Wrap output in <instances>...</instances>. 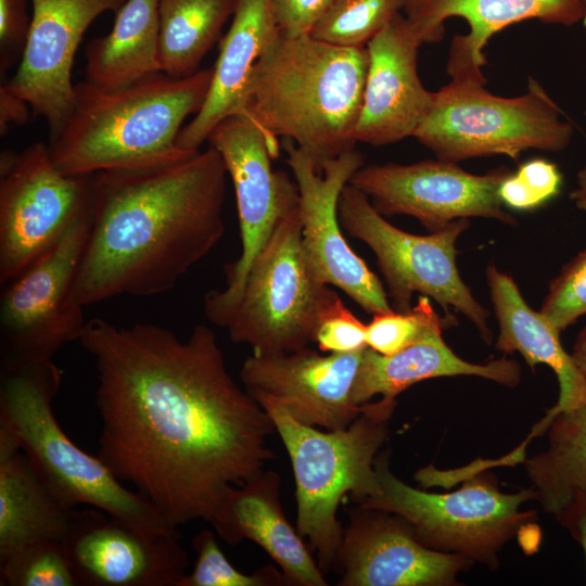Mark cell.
<instances>
[{
	"label": "cell",
	"mask_w": 586,
	"mask_h": 586,
	"mask_svg": "<svg viewBox=\"0 0 586 586\" xmlns=\"http://www.w3.org/2000/svg\"><path fill=\"white\" fill-rule=\"evenodd\" d=\"M79 342L97 369V456L170 524L208 522L231 486L276 457L271 418L232 379L209 327L182 340L93 318Z\"/></svg>",
	"instance_id": "cell-1"
},
{
	"label": "cell",
	"mask_w": 586,
	"mask_h": 586,
	"mask_svg": "<svg viewBox=\"0 0 586 586\" xmlns=\"http://www.w3.org/2000/svg\"><path fill=\"white\" fill-rule=\"evenodd\" d=\"M227 175L211 145L170 164L93 174L77 301L170 291L225 233Z\"/></svg>",
	"instance_id": "cell-2"
},
{
	"label": "cell",
	"mask_w": 586,
	"mask_h": 586,
	"mask_svg": "<svg viewBox=\"0 0 586 586\" xmlns=\"http://www.w3.org/2000/svg\"><path fill=\"white\" fill-rule=\"evenodd\" d=\"M368 66L367 47L280 34L254 67L246 103L272 158L280 153L279 137L294 141L319 171L354 149Z\"/></svg>",
	"instance_id": "cell-3"
},
{
	"label": "cell",
	"mask_w": 586,
	"mask_h": 586,
	"mask_svg": "<svg viewBox=\"0 0 586 586\" xmlns=\"http://www.w3.org/2000/svg\"><path fill=\"white\" fill-rule=\"evenodd\" d=\"M213 67L175 78L157 72L130 85L106 89L75 85V101L62 127L50 136V152L64 174L160 166L192 156L178 135L202 107Z\"/></svg>",
	"instance_id": "cell-4"
},
{
	"label": "cell",
	"mask_w": 586,
	"mask_h": 586,
	"mask_svg": "<svg viewBox=\"0 0 586 586\" xmlns=\"http://www.w3.org/2000/svg\"><path fill=\"white\" fill-rule=\"evenodd\" d=\"M61 380L53 359L1 364L0 424L49 489L67 508L88 505L143 528L179 533L145 497L125 486L98 456L79 448L62 430L52 408Z\"/></svg>",
	"instance_id": "cell-5"
},
{
	"label": "cell",
	"mask_w": 586,
	"mask_h": 586,
	"mask_svg": "<svg viewBox=\"0 0 586 586\" xmlns=\"http://www.w3.org/2000/svg\"><path fill=\"white\" fill-rule=\"evenodd\" d=\"M396 399L362 405L345 429L303 424L280 406L259 404L271 418L289 455L295 480L296 531L309 540L323 574L332 570L344 528L336 518L346 494L359 505L378 491L374 460L387 440Z\"/></svg>",
	"instance_id": "cell-6"
},
{
	"label": "cell",
	"mask_w": 586,
	"mask_h": 586,
	"mask_svg": "<svg viewBox=\"0 0 586 586\" xmlns=\"http://www.w3.org/2000/svg\"><path fill=\"white\" fill-rule=\"evenodd\" d=\"M485 84L450 78L434 92L413 137L437 158L455 163L498 154L517 160L530 149L558 152L569 145L573 125L535 78L512 98L492 94Z\"/></svg>",
	"instance_id": "cell-7"
},
{
	"label": "cell",
	"mask_w": 586,
	"mask_h": 586,
	"mask_svg": "<svg viewBox=\"0 0 586 586\" xmlns=\"http://www.w3.org/2000/svg\"><path fill=\"white\" fill-rule=\"evenodd\" d=\"M390 456V449L377 455L378 491L357 506L404 518L417 539L430 549L495 569L499 550L534 514L520 510L524 501L535 499L532 487L501 493L496 477L479 470L464 476L462 486L455 492L428 493L395 476Z\"/></svg>",
	"instance_id": "cell-8"
},
{
	"label": "cell",
	"mask_w": 586,
	"mask_h": 586,
	"mask_svg": "<svg viewBox=\"0 0 586 586\" xmlns=\"http://www.w3.org/2000/svg\"><path fill=\"white\" fill-rule=\"evenodd\" d=\"M335 293L304 250L298 206L273 229L218 326L254 354L295 352L313 343L318 317Z\"/></svg>",
	"instance_id": "cell-9"
},
{
	"label": "cell",
	"mask_w": 586,
	"mask_h": 586,
	"mask_svg": "<svg viewBox=\"0 0 586 586\" xmlns=\"http://www.w3.org/2000/svg\"><path fill=\"white\" fill-rule=\"evenodd\" d=\"M337 213L343 230L374 253L394 310L410 309L412 295L420 293L432 297L446 313L449 308L461 313L484 341L491 342L488 311L463 282L456 264V241L469 227L468 219H457L429 234H412L390 224L351 183L340 195Z\"/></svg>",
	"instance_id": "cell-10"
},
{
	"label": "cell",
	"mask_w": 586,
	"mask_h": 586,
	"mask_svg": "<svg viewBox=\"0 0 586 586\" xmlns=\"http://www.w3.org/2000/svg\"><path fill=\"white\" fill-rule=\"evenodd\" d=\"M92 175L72 176L34 142L0 155V282L5 284L91 213Z\"/></svg>",
	"instance_id": "cell-11"
},
{
	"label": "cell",
	"mask_w": 586,
	"mask_h": 586,
	"mask_svg": "<svg viewBox=\"0 0 586 586\" xmlns=\"http://www.w3.org/2000/svg\"><path fill=\"white\" fill-rule=\"evenodd\" d=\"M90 221L91 213L21 275L3 284L1 364L52 359L63 345L79 341L88 320L75 288Z\"/></svg>",
	"instance_id": "cell-12"
},
{
	"label": "cell",
	"mask_w": 586,
	"mask_h": 586,
	"mask_svg": "<svg viewBox=\"0 0 586 586\" xmlns=\"http://www.w3.org/2000/svg\"><path fill=\"white\" fill-rule=\"evenodd\" d=\"M207 141L221 155L232 180L240 226L241 253L226 266V286L204 298V313L218 326L235 302L251 264L279 221L300 206L295 179L271 166L272 155L264 131L249 114L222 119Z\"/></svg>",
	"instance_id": "cell-13"
},
{
	"label": "cell",
	"mask_w": 586,
	"mask_h": 586,
	"mask_svg": "<svg viewBox=\"0 0 586 586\" xmlns=\"http://www.w3.org/2000/svg\"><path fill=\"white\" fill-rule=\"evenodd\" d=\"M511 173L505 166L484 175L466 171L455 162L437 158L408 165L361 166L349 183L362 191L384 217H415L430 232L457 219L482 217L515 225L498 194Z\"/></svg>",
	"instance_id": "cell-14"
},
{
	"label": "cell",
	"mask_w": 586,
	"mask_h": 586,
	"mask_svg": "<svg viewBox=\"0 0 586 586\" xmlns=\"http://www.w3.org/2000/svg\"><path fill=\"white\" fill-rule=\"evenodd\" d=\"M284 149L300 191L304 250L319 278L342 290L368 314L394 310L380 279L346 242L339 220L340 195L364 166L362 154L351 149L326 162L319 171L291 140Z\"/></svg>",
	"instance_id": "cell-15"
},
{
	"label": "cell",
	"mask_w": 586,
	"mask_h": 586,
	"mask_svg": "<svg viewBox=\"0 0 586 586\" xmlns=\"http://www.w3.org/2000/svg\"><path fill=\"white\" fill-rule=\"evenodd\" d=\"M79 586H178L188 573L180 533L151 531L100 509H75L62 542Z\"/></svg>",
	"instance_id": "cell-16"
},
{
	"label": "cell",
	"mask_w": 586,
	"mask_h": 586,
	"mask_svg": "<svg viewBox=\"0 0 586 586\" xmlns=\"http://www.w3.org/2000/svg\"><path fill=\"white\" fill-rule=\"evenodd\" d=\"M364 351L322 353L307 346L277 355L253 353L240 380L258 404L273 403L306 425L345 429L362 408L354 403L353 387Z\"/></svg>",
	"instance_id": "cell-17"
},
{
	"label": "cell",
	"mask_w": 586,
	"mask_h": 586,
	"mask_svg": "<svg viewBox=\"0 0 586 586\" xmlns=\"http://www.w3.org/2000/svg\"><path fill=\"white\" fill-rule=\"evenodd\" d=\"M332 570L337 586H448L473 561L423 546L404 518L383 510H347Z\"/></svg>",
	"instance_id": "cell-18"
},
{
	"label": "cell",
	"mask_w": 586,
	"mask_h": 586,
	"mask_svg": "<svg viewBox=\"0 0 586 586\" xmlns=\"http://www.w3.org/2000/svg\"><path fill=\"white\" fill-rule=\"evenodd\" d=\"M28 35L16 73L5 85L47 120L50 136L75 101L72 67L87 28L126 0H30Z\"/></svg>",
	"instance_id": "cell-19"
},
{
	"label": "cell",
	"mask_w": 586,
	"mask_h": 586,
	"mask_svg": "<svg viewBox=\"0 0 586 586\" xmlns=\"http://www.w3.org/2000/svg\"><path fill=\"white\" fill-rule=\"evenodd\" d=\"M423 44L415 25L400 13L367 44L369 66L354 140L374 146L412 136L434 98L418 74Z\"/></svg>",
	"instance_id": "cell-20"
},
{
	"label": "cell",
	"mask_w": 586,
	"mask_h": 586,
	"mask_svg": "<svg viewBox=\"0 0 586 586\" xmlns=\"http://www.w3.org/2000/svg\"><path fill=\"white\" fill-rule=\"evenodd\" d=\"M404 10L423 43L443 39L448 17H462L469 33L454 37L447 72L450 78L480 80H486L484 49L504 28L532 18L568 26L584 18L583 0H407Z\"/></svg>",
	"instance_id": "cell-21"
},
{
	"label": "cell",
	"mask_w": 586,
	"mask_h": 586,
	"mask_svg": "<svg viewBox=\"0 0 586 586\" xmlns=\"http://www.w3.org/2000/svg\"><path fill=\"white\" fill-rule=\"evenodd\" d=\"M280 475L263 470L231 486L208 523L229 545L250 539L279 565L290 586H327L303 537L289 523L280 502Z\"/></svg>",
	"instance_id": "cell-22"
},
{
	"label": "cell",
	"mask_w": 586,
	"mask_h": 586,
	"mask_svg": "<svg viewBox=\"0 0 586 586\" xmlns=\"http://www.w3.org/2000/svg\"><path fill=\"white\" fill-rule=\"evenodd\" d=\"M279 36L271 0H238L231 26L220 41L207 97L178 135L181 149L200 150L222 119L246 114L254 67Z\"/></svg>",
	"instance_id": "cell-23"
},
{
	"label": "cell",
	"mask_w": 586,
	"mask_h": 586,
	"mask_svg": "<svg viewBox=\"0 0 586 586\" xmlns=\"http://www.w3.org/2000/svg\"><path fill=\"white\" fill-rule=\"evenodd\" d=\"M486 281L499 324L496 348L505 354L520 352L532 369L544 364L557 375L559 397L533 431L540 433L558 413L586 399V377L561 345L560 331L540 310L527 305L512 277L492 264L486 268Z\"/></svg>",
	"instance_id": "cell-24"
},
{
	"label": "cell",
	"mask_w": 586,
	"mask_h": 586,
	"mask_svg": "<svg viewBox=\"0 0 586 586\" xmlns=\"http://www.w3.org/2000/svg\"><path fill=\"white\" fill-rule=\"evenodd\" d=\"M454 375L481 377L515 386L521 379V368L515 360L505 357L487 364L463 360L448 347L440 331L393 355L365 348L353 387V399L358 406L375 395L396 399L398 394L418 382Z\"/></svg>",
	"instance_id": "cell-25"
},
{
	"label": "cell",
	"mask_w": 586,
	"mask_h": 586,
	"mask_svg": "<svg viewBox=\"0 0 586 586\" xmlns=\"http://www.w3.org/2000/svg\"><path fill=\"white\" fill-rule=\"evenodd\" d=\"M75 509L53 495L0 424V561L39 540L63 542Z\"/></svg>",
	"instance_id": "cell-26"
},
{
	"label": "cell",
	"mask_w": 586,
	"mask_h": 586,
	"mask_svg": "<svg viewBox=\"0 0 586 586\" xmlns=\"http://www.w3.org/2000/svg\"><path fill=\"white\" fill-rule=\"evenodd\" d=\"M160 0H126L110 34L86 48V80L114 89L161 72Z\"/></svg>",
	"instance_id": "cell-27"
},
{
	"label": "cell",
	"mask_w": 586,
	"mask_h": 586,
	"mask_svg": "<svg viewBox=\"0 0 586 586\" xmlns=\"http://www.w3.org/2000/svg\"><path fill=\"white\" fill-rule=\"evenodd\" d=\"M547 449L526 460L525 470L544 511L556 518L586 501V399L549 423Z\"/></svg>",
	"instance_id": "cell-28"
},
{
	"label": "cell",
	"mask_w": 586,
	"mask_h": 586,
	"mask_svg": "<svg viewBox=\"0 0 586 586\" xmlns=\"http://www.w3.org/2000/svg\"><path fill=\"white\" fill-rule=\"evenodd\" d=\"M238 0H160L158 62L161 72L183 78L200 64L233 15Z\"/></svg>",
	"instance_id": "cell-29"
},
{
	"label": "cell",
	"mask_w": 586,
	"mask_h": 586,
	"mask_svg": "<svg viewBox=\"0 0 586 586\" xmlns=\"http://www.w3.org/2000/svg\"><path fill=\"white\" fill-rule=\"evenodd\" d=\"M407 0H335L310 36L324 42L364 48L404 9Z\"/></svg>",
	"instance_id": "cell-30"
},
{
	"label": "cell",
	"mask_w": 586,
	"mask_h": 586,
	"mask_svg": "<svg viewBox=\"0 0 586 586\" xmlns=\"http://www.w3.org/2000/svg\"><path fill=\"white\" fill-rule=\"evenodd\" d=\"M1 586H79L62 542L39 540L0 561Z\"/></svg>",
	"instance_id": "cell-31"
},
{
	"label": "cell",
	"mask_w": 586,
	"mask_h": 586,
	"mask_svg": "<svg viewBox=\"0 0 586 586\" xmlns=\"http://www.w3.org/2000/svg\"><path fill=\"white\" fill-rule=\"evenodd\" d=\"M196 560L178 586H290L286 577L267 564L252 574L238 571L226 558L214 533L203 530L192 540Z\"/></svg>",
	"instance_id": "cell-32"
},
{
	"label": "cell",
	"mask_w": 586,
	"mask_h": 586,
	"mask_svg": "<svg viewBox=\"0 0 586 586\" xmlns=\"http://www.w3.org/2000/svg\"><path fill=\"white\" fill-rule=\"evenodd\" d=\"M443 323L429 297L420 295L417 304L408 310L372 315L367 324V345L379 354L393 355L434 332L443 331Z\"/></svg>",
	"instance_id": "cell-33"
},
{
	"label": "cell",
	"mask_w": 586,
	"mask_h": 586,
	"mask_svg": "<svg viewBox=\"0 0 586 586\" xmlns=\"http://www.w3.org/2000/svg\"><path fill=\"white\" fill-rule=\"evenodd\" d=\"M562 186L558 166L545 158L528 160L500 183L498 194L504 206L533 211L556 198Z\"/></svg>",
	"instance_id": "cell-34"
},
{
	"label": "cell",
	"mask_w": 586,
	"mask_h": 586,
	"mask_svg": "<svg viewBox=\"0 0 586 586\" xmlns=\"http://www.w3.org/2000/svg\"><path fill=\"white\" fill-rule=\"evenodd\" d=\"M540 313L560 332L586 315V249L551 281Z\"/></svg>",
	"instance_id": "cell-35"
},
{
	"label": "cell",
	"mask_w": 586,
	"mask_h": 586,
	"mask_svg": "<svg viewBox=\"0 0 586 586\" xmlns=\"http://www.w3.org/2000/svg\"><path fill=\"white\" fill-rule=\"evenodd\" d=\"M322 353H353L368 347L367 324L335 293L320 313L313 334Z\"/></svg>",
	"instance_id": "cell-36"
},
{
	"label": "cell",
	"mask_w": 586,
	"mask_h": 586,
	"mask_svg": "<svg viewBox=\"0 0 586 586\" xmlns=\"http://www.w3.org/2000/svg\"><path fill=\"white\" fill-rule=\"evenodd\" d=\"M335 0H271L273 15L281 36H308L327 14Z\"/></svg>",
	"instance_id": "cell-37"
},
{
	"label": "cell",
	"mask_w": 586,
	"mask_h": 586,
	"mask_svg": "<svg viewBox=\"0 0 586 586\" xmlns=\"http://www.w3.org/2000/svg\"><path fill=\"white\" fill-rule=\"evenodd\" d=\"M30 21L24 0H0L1 69H7L22 56Z\"/></svg>",
	"instance_id": "cell-38"
},
{
	"label": "cell",
	"mask_w": 586,
	"mask_h": 586,
	"mask_svg": "<svg viewBox=\"0 0 586 586\" xmlns=\"http://www.w3.org/2000/svg\"><path fill=\"white\" fill-rule=\"evenodd\" d=\"M28 103L13 93L8 86L0 87V132L4 136L11 126L24 125L28 117Z\"/></svg>",
	"instance_id": "cell-39"
},
{
	"label": "cell",
	"mask_w": 586,
	"mask_h": 586,
	"mask_svg": "<svg viewBox=\"0 0 586 586\" xmlns=\"http://www.w3.org/2000/svg\"><path fill=\"white\" fill-rule=\"evenodd\" d=\"M557 520L581 544L586 559V501L573 505L558 515Z\"/></svg>",
	"instance_id": "cell-40"
},
{
	"label": "cell",
	"mask_w": 586,
	"mask_h": 586,
	"mask_svg": "<svg viewBox=\"0 0 586 586\" xmlns=\"http://www.w3.org/2000/svg\"><path fill=\"white\" fill-rule=\"evenodd\" d=\"M571 356L578 369L586 377V328L577 335Z\"/></svg>",
	"instance_id": "cell-41"
},
{
	"label": "cell",
	"mask_w": 586,
	"mask_h": 586,
	"mask_svg": "<svg viewBox=\"0 0 586 586\" xmlns=\"http://www.w3.org/2000/svg\"><path fill=\"white\" fill-rule=\"evenodd\" d=\"M577 208L586 213V166L577 173L576 188L570 193Z\"/></svg>",
	"instance_id": "cell-42"
},
{
	"label": "cell",
	"mask_w": 586,
	"mask_h": 586,
	"mask_svg": "<svg viewBox=\"0 0 586 586\" xmlns=\"http://www.w3.org/2000/svg\"><path fill=\"white\" fill-rule=\"evenodd\" d=\"M583 3H584V18H583L582 24L586 28V0H583Z\"/></svg>",
	"instance_id": "cell-43"
}]
</instances>
